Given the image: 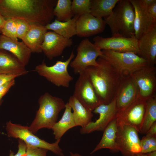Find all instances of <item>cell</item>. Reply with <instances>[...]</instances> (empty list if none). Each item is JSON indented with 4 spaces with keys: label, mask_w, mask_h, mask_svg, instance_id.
I'll return each instance as SVG.
<instances>
[{
    "label": "cell",
    "mask_w": 156,
    "mask_h": 156,
    "mask_svg": "<svg viewBox=\"0 0 156 156\" xmlns=\"http://www.w3.org/2000/svg\"><path fill=\"white\" fill-rule=\"evenodd\" d=\"M56 0H0V13L5 19L24 20L44 26L51 23Z\"/></svg>",
    "instance_id": "cell-1"
},
{
    "label": "cell",
    "mask_w": 156,
    "mask_h": 156,
    "mask_svg": "<svg viewBox=\"0 0 156 156\" xmlns=\"http://www.w3.org/2000/svg\"><path fill=\"white\" fill-rule=\"evenodd\" d=\"M98 65L88 67L84 71L92 83L102 104H107L114 99L121 77L106 60L99 57Z\"/></svg>",
    "instance_id": "cell-2"
},
{
    "label": "cell",
    "mask_w": 156,
    "mask_h": 156,
    "mask_svg": "<svg viewBox=\"0 0 156 156\" xmlns=\"http://www.w3.org/2000/svg\"><path fill=\"white\" fill-rule=\"evenodd\" d=\"M38 102L39 108L35 118L28 127L29 130L34 134L42 128L51 129L57 122L59 113L66 105L62 99L47 92L40 96Z\"/></svg>",
    "instance_id": "cell-3"
},
{
    "label": "cell",
    "mask_w": 156,
    "mask_h": 156,
    "mask_svg": "<svg viewBox=\"0 0 156 156\" xmlns=\"http://www.w3.org/2000/svg\"><path fill=\"white\" fill-rule=\"evenodd\" d=\"M135 13L129 0H119L112 14L105 18L110 27L112 36L130 37L135 36Z\"/></svg>",
    "instance_id": "cell-4"
},
{
    "label": "cell",
    "mask_w": 156,
    "mask_h": 156,
    "mask_svg": "<svg viewBox=\"0 0 156 156\" xmlns=\"http://www.w3.org/2000/svg\"><path fill=\"white\" fill-rule=\"evenodd\" d=\"M102 51V55L100 57L108 62L121 77L130 75L148 65L145 60L134 53L119 52L108 50Z\"/></svg>",
    "instance_id": "cell-5"
},
{
    "label": "cell",
    "mask_w": 156,
    "mask_h": 156,
    "mask_svg": "<svg viewBox=\"0 0 156 156\" xmlns=\"http://www.w3.org/2000/svg\"><path fill=\"white\" fill-rule=\"evenodd\" d=\"M74 57L73 50L65 61H57L54 64L50 66H47L43 61L36 66L35 70L40 75L55 86L68 88L73 77L69 74L68 68Z\"/></svg>",
    "instance_id": "cell-6"
},
{
    "label": "cell",
    "mask_w": 156,
    "mask_h": 156,
    "mask_svg": "<svg viewBox=\"0 0 156 156\" xmlns=\"http://www.w3.org/2000/svg\"><path fill=\"white\" fill-rule=\"evenodd\" d=\"M5 129L8 137L20 139L27 145L47 149L58 156H64L59 145L60 140L52 143H48L35 135L29 130L28 127L13 123L10 120L6 122Z\"/></svg>",
    "instance_id": "cell-7"
},
{
    "label": "cell",
    "mask_w": 156,
    "mask_h": 156,
    "mask_svg": "<svg viewBox=\"0 0 156 156\" xmlns=\"http://www.w3.org/2000/svg\"><path fill=\"white\" fill-rule=\"evenodd\" d=\"M77 54L70 64L76 74L83 73L88 67L98 65L97 60L102 55L101 50L88 39H84L77 48Z\"/></svg>",
    "instance_id": "cell-8"
},
{
    "label": "cell",
    "mask_w": 156,
    "mask_h": 156,
    "mask_svg": "<svg viewBox=\"0 0 156 156\" xmlns=\"http://www.w3.org/2000/svg\"><path fill=\"white\" fill-rule=\"evenodd\" d=\"M117 127L119 151L122 155L136 156L141 153L138 131L133 127L118 121Z\"/></svg>",
    "instance_id": "cell-9"
},
{
    "label": "cell",
    "mask_w": 156,
    "mask_h": 156,
    "mask_svg": "<svg viewBox=\"0 0 156 156\" xmlns=\"http://www.w3.org/2000/svg\"><path fill=\"white\" fill-rule=\"evenodd\" d=\"M94 44L101 50H108L119 52H131L139 55L138 40L135 36L130 37L95 36Z\"/></svg>",
    "instance_id": "cell-10"
},
{
    "label": "cell",
    "mask_w": 156,
    "mask_h": 156,
    "mask_svg": "<svg viewBox=\"0 0 156 156\" xmlns=\"http://www.w3.org/2000/svg\"><path fill=\"white\" fill-rule=\"evenodd\" d=\"M85 107L92 112L102 104L88 77L84 72L79 75L73 95Z\"/></svg>",
    "instance_id": "cell-11"
},
{
    "label": "cell",
    "mask_w": 156,
    "mask_h": 156,
    "mask_svg": "<svg viewBox=\"0 0 156 156\" xmlns=\"http://www.w3.org/2000/svg\"><path fill=\"white\" fill-rule=\"evenodd\" d=\"M139 90V97L147 100L155 94L156 67L147 65L130 75Z\"/></svg>",
    "instance_id": "cell-12"
},
{
    "label": "cell",
    "mask_w": 156,
    "mask_h": 156,
    "mask_svg": "<svg viewBox=\"0 0 156 156\" xmlns=\"http://www.w3.org/2000/svg\"><path fill=\"white\" fill-rule=\"evenodd\" d=\"M99 114V118L95 122H91L80 129L81 134H88L95 131H103L110 122L116 118L118 111L115 96L107 104H102L93 111Z\"/></svg>",
    "instance_id": "cell-13"
},
{
    "label": "cell",
    "mask_w": 156,
    "mask_h": 156,
    "mask_svg": "<svg viewBox=\"0 0 156 156\" xmlns=\"http://www.w3.org/2000/svg\"><path fill=\"white\" fill-rule=\"evenodd\" d=\"M135 13V36L138 40L154 25V21L148 13L147 7L153 0H129Z\"/></svg>",
    "instance_id": "cell-14"
},
{
    "label": "cell",
    "mask_w": 156,
    "mask_h": 156,
    "mask_svg": "<svg viewBox=\"0 0 156 156\" xmlns=\"http://www.w3.org/2000/svg\"><path fill=\"white\" fill-rule=\"evenodd\" d=\"M139 96L138 88L131 75L121 77L115 96L117 114L124 110Z\"/></svg>",
    "instance_id": "cell-15"
},
{
    "label": "cell",
    "mask_w": 156,
    "mask_h": 156,
    "mask_svg": "<svg viewBox=\"0 0 156 156\" xmlns=\"http://www.w3.org/2000/svg\"><path fill=\"white\" fill-rule=\"evenodd\" d=\"M146 100L139 96L124 110L117 114V121L133 127L139 132L145 114Z\"/></svg>",
    "instance_id": "cell-16"
},
{
    "label": "cell",
    "mask_w": 156,
    "mask_h": 156,
    "mask_svg": "<svg viewBox=\"0 0 156 156\" xmlns=\"http://www.w3.org/2000/svg\"><path fill=\"white\" fill-rule=\"evenodd\" d=\"M71 38H65L53 31H47L41 46L42 51L50 60L60 56L72 44Z\"/></svg>",
    "instance_id": "cell-17"
},
{
    "label": "cell",
    "mask_w": 156,
    "mask_h": 156,
    "mask_svg": "<svg viewBox=\"0 0 156 156\" xmlns=\"http://www.w3.org/2000/svg\"><path fill=\"white\" fill-rule=\"evenodd\" d=\"M106 24L103 18L90 14L79 16L76 22V35L80 37L92 36L102 32Z\"/></svg>",
    "instance_id": "cell-18"
},
{
    "label": "cell",
    "mask_w": 156,
    "mask_h": 156,
    "mask_svg": "<svg viewBox=\"0 0 156 156\" xmlns=\"http://www.w3.org/2000/svg\"><path fill=\"white\" fill-rule=\"evenodd\" d=\"M139 55L145 60L148 65L156 63V24L138 40Z\"/></svg>",
    "instance_id": "cell-19"
},
{
    "label": "cell",
    "mask_w": 156,
    "mask_h": 156,
    "mask_svg": "<svg viewBox=\"0 0 156 156\" xmlns=\"http://www.w3.org/2000/svg\"><path fill=\"white\" fill-rule=\"evenodd\" d=\"M0 49L8 51L15 56L25 66L28 63L31 52L22 42L0 35Z\"/></svg>",
    "instance_id": "cell-20"
},
{
    "label": "cell",
    "mask_w": 156,
    "mask_h": 156,
    "mask_svg": "<svg viewBox=\"0 0 156 156\" xmlns=\"http://www.w3.org/2000/svg\"><path fill=\"white\" fill-rule=\"evenodd\" d=\"M103 131L100 141L90 154L103 148L109 149L113 153L119 152L116 118L110 122Z\"/></svg>",
    "instance_id": "cell-21"
},
{
    "label": "cell",
    "mask_w": 156,
    "mask_h": 156,
    "mask_svg": "<svg viewBox=\"0 0 156 156\" xmlns=\"http://www.w3.org/2000/svg\"><path fill=\"white\" fill-rule=\"evenodd\" d=\"M25 66L14 55L0 49V74H18L20 76L28 73Z\"/></svg>",
    "instance_id": "cell-22"
},
{
    "label": "cell",
    "mask_w": 156,
    "mask_h": 156,
    "mask_svg": "<svg viewBox=\"0 0 156 156\" xmlns=\"http://www.w3.org/2000/svg\"><path fill=\"white\" fill-rule=\"evenodd\" d=\"M47 30L45 26L37 24H30V28L22 40L31 53L42 52L41 46Z\"/></svg>",
    "instance_id": "cell-23"
},
{
    "label": "cell",
    "mask_w": 156,
    "mask_h": 156,
    "mask_svg": "<svg viewBox=\"0 0 156 156\" xmlns=\"http://www.w3.org/2000/svg\"><path fill=\"white\" fill-rule=\"evenodd\" d=\"M68 102L73 110V116L76 126L83 127L92 121V111L83 106L74 96L70 97Z\"/></svg>",
    "instance_id": "cell-24"
},
{
    "label": "cell",
    "mask_w": 156,
    "mask_h": 156,
    "mask_svg": "<svg viewBox=\"0 0 156 156\" xmlns=\"http://www.w3.org/2000/svg\"><path fill=\"white\" fill-rule=\"evenodd\" d=\"M79 17L75 15L71 19L64 22L56 19L45 26L47 30H51L65 38H71L76 35V22Z\"/></svg>",
    "instance_id": "cell-25"
},
{
    "label": "cell",
    "mask_w": 156,
    "mask_h": 156,
    "mask_svg": "<svg viewBox=\"0 0 156 156\" xmlns=\"http://www.w3.org/2000/svg\"><path fill=\"white\" fill-rule=\"evenodd\" d=\"M76 126L72 112V109L68 102L66 103L65 110L60 120L57 122L51 129L56 140H60L65 133L70 129Z\"/></svg>",
    "instance_id": "cell-26"
},
{
    "label": "cell",
    "mask_w": 156,
    "mask_h": 156,
    "mask_svg": "<svg viewBox=\"0 0 156 156\" xmlns=\"http://www.w3.org/2000/svg\"><path fill=\"white\" fill-rule=\"evenodd\" d=\"M119 0H91V14L97 18L109 16Z\"/></svg>",
    "instance_id": "cell-27"
},
{
    "label": "cell",
    "mask_w": 156,
    "mask_h": 156,
    "mask_svg": "<svg viewBox=\"0 0 156 156\" xmlns=\"http://www.w3.org/2000/svg\"><path fill=\"white\" fill-rule=\"evenodd\" d=\"M156 122V95L155 94L146 100L145 114L139 132L146 134L152 125Z\"/></svg>",
    "instance_id": "cell-28"
},
{
    "label": "cell",
    "mask_w": 156,
    "mask_h": 156,
    "mask_svg": "<svg viewBox=\"0 0 156 156\" xmlns=\"http://www.w3.org/2000/svg\"><path fill=\"white\" fill-rule=\"evenodd\" d=\"M72 1L70 0H58L55 7L53 14L56 20L66 21L71 19L74 16L71 9Z\"/></svg>",
    "instance_id": "cell-29"
},
{
    "label": "cell",
    "mask_w": 156,
    "mask_h": 156,
    "mask_svg": "<svg viewBox=\"0 0 156 156\" xmlns=\"http://www.w3.org/2000/svg\"><path fill=\"white\" fill-rule=\"evenodd\" d=\"M91 0H73L71 9L74 16L90 14Z\"/></svg>",
    "instance_id": "cell-30"
},
{
    "label": "cell",
    "mask_w": 156,
    "mask_h": 156,
    "mask_svg": "<svg viewBox=\"0 0 156 156\" xmlns=\"http://www.w3.org/2000/svg\"><path fill=\"white\" fill-rule=\"evenodd\" d=\"M17 21L16 19H6L0 30L2 34L12 39L18 40L16 35Z\"/></svg>",
    "instance_id": "cell-31"
},
{
    "label": "cell",
    "mask_w": 156,
    "mask_h": 156,
    "mask_svg": "<svg viewBox=\"0 0 156 156\" xmlns=\"http://www.w3.org/2000/svg\"><path fill=\"white\" fill-rule=\"evenodd\" d=\"M141 153L156 151V136L146 135L140 140Z\"/></svg>",
    "instance_id": "cell-32"
},
{
    "label": "cell",
    "mask_w": 156,
    "mask_h": 156,
    "mask_svg": "<svg viewBox=\"0 0 156 156\" xmlns=\"http://www.w3.org/2000/svg\"><path fill=\"white\" fill-rule=\"evenodd\" d=\"M16 20L17 36V38L22 40L29 29L30 24L24 20L20 19Z\"/></svg>",
    "instance_id": "cell-33"
},
{
    "label": "cell",
    "mask_w": 156,
    "mask_h": 156,
    "mask_svg": "<svg viewBox=\"0 0 156 156\" xmlns=\"http://www.w3.org/2000/svg\"><path fill=\"white\" fill-rule=\"evenodd\" d=\"M26 156H46L48 150L40 148L27 145Z\"/></svg>",
    "instance_id": "cell-34"
},
{
    "label": "cell",
    "mask_w": 156,
    "mask_h": 156,
    "mask_svg": "<svg viewBox=\"0 0 156 156\" xmlns=\"http://www.w3.org/2000/svg\"><path fill=\"white\" fill-rule=\"evenodd\" d=\"M18 150L16 154H14L12 151H10L9 156H26L27 145L26 143L21 140H18Z\"/></svg>",
    "instance_id": "cell-35"
},
{
    "label": "cell",
    "mask_w": 156,
    "mask_h": 156,
    "mask_svg": "<svg viewBox=\"0 0 156 156\" xmlns=\"http://www.w3.org/2000/svg\"><path fill=\"white\" fill-rule=\"evenodd\" d=\"M15 79L10 81L0 87V101L15 84Z\"/></svg>",
    "instance_id": "cell-36"
},
{
    "label": "cell",
    "mask_w": 156,
    "mask_h": 156,
    "mask_svg": "<svg viewBox=\"0 0 156 156\" xmlns=\"http://www.w3.org/2000/svg\"><path fill=\"white\" fill-rule=\"evenodd\" d=\"M20 76L18 74H0V87L6 83L15 79Z\"/></svg>",
    "instance_id": "cell-37"
},
{
    "label": "cell",
    "mask_w": 156,
    "mask_h": 156,
    "mask_svg": "<svg viewBox=\"0 0 156 156\" xmlns=\"http://www.w3.org/2000/svg\"><path fill=\"white\" fill-rule=\"evenodd\" d=\"M147 10L151 17L156 22V0L153 1L147 7Z\"/></svg>",
    "instance_id": "cell-38"
},
{
    "label": "cell",
    "mask_w": 156,
    "mask_h": 156,
    "mask_svg": "<svg viewBox=\"0 0 156 156\" xmlns=\"http://www.w3.org/2000/svg\"><path fill=\"white\" fill-rule=\"evenodd\" d=\"M146 135L156 136V122L152 125Z\"/></svg>",
    "instance_id": "cell-39"
},
{
    "label": "cell",
    "mask_w": 156,
    "mask_h": 156,
    "mask_svg": "<svg viewBox=\"0 0 156 156\" xmlns=\"http://www.w3.org/2000/svg\"><path fill=\"white\" fill-rule=\"evenodd\" d=\"M5 21V19L0 13V27L1 28L3 25Z\"/></svg>",
    "instance_id": "cell-40"
},
{
    "label": "cell",
    "mask_w": 156,
    "mask_h": 156,
    "mask_svg": "<svg viewBox=\"0 0 156 156\" xmlns=\"http://www.w3.org/2000/svg\"><path fill=\"white\" fill-rule=\"evenodd\" d=\"M147 156H156V151L145 154Z\"/></svg>",
    "instance_id": "cell-41"
},
{
    "label": "cell",
    "mask_w": 156,
    "mask_h": 156,
    "mask_svg": "<svg viewBox=\"0 0 156 156\" xmlns=\"http://www.w3.org/2000/svg\"><path fill=\"white\" fill-rule=\"evenodd\" d=\"M70 153V156H82L78 153H74L71 152Z\"/></svg>",
    "instance_id": "cell-42"
},
{
    "label": "cell",
    "mask_w": 156,
    "mask_h": 156,
    "mask_svg": "<svg viewBox=\"0 0 156 156\" xmlns=\"http://www.w3.org/2000/svg\"><path fill=\"white\" fill-rule=\"evenodd\" d=\"M136 156H147L145 154L140 153L138 154Z\"/></svg>",
    "instance_id": "cell-43"
},
{
    "label": "cell",
    "mask_w": 156,
    "mask_h": 156,
    "mask_svg": "<svg viewBox=\"0 0 156 156\" xmlns=\"http://www.w3.org/2000/svg\"><path fill=\"white\" fill-rule=\"evenodd\" d=\"M2 102H3V100H1L0 101V106L1 105V104ZM1 133V132L0 131V133Z\"/></svg>",
    "instance_id": "cell-44"
},
{
    "label": "cell",
    "mask_w": 156,
    "mask_h": 156,
    "mask_svg": "<svg viewBox=\"0 0 156 156\" xmlns=\"http://www.w3.org/2000/svg\"><path fill=\"white\" fill-rule=\"evenodd\" d=\"M1 27H0V29H1Z\"/></svg>",
    "instance_id": "cell-45"
}]
</instances>
